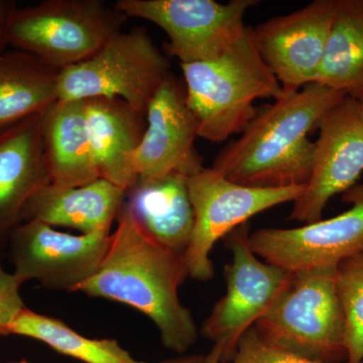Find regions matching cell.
I'll return each instance as SVG.
<instances>
[{"mask_svg":"<svg viewBox=\"0 0 363 363\" xmlns=\"http://www.w3.org/2000/svg\"><path fill=\"white\" fill-rule=\"evenodd\" d=\"M116 220L99 269L76 292L135 308L156 324L164 347L183 354L198 339L194 318L179 298L189 277L184 255L143 233L124 203Z\"/></svg>","mask_w":363,"mask_h":363,"instance_id":"6da1fadb","label":"cell"},{"mask_svg":"<svg viewBox=\"0 0 363 363\" xmlns=\"http://www.w3.org/2000/svg\"><path fill=\"white\" fill-rule=\"evenodd\" d=\"M347 96L319 84L285 92L257 111L238 140L215 157L212 168L228 180L257 188L306 185L311 176L315 143L309 133Z\"/></svg>","mask_w":363,"mask_h":363,"instance_id":"7a4b0ae2","label":"cell"},{"mask_svg":"<svg viewBox=\"0 0 363 363\" xmlns=\"http://www.w3.org/2000/svg\"><path fill=\"white\" fill-rule=\"evenodd\" d=\"M181 68L198 135L208 142L222 143L242 133L257 116V99L276 100L284 92L257 51L250 28L219 58Z\"/></svg>","mask_w":363,"mask_h":363,"instance_id":"3957f363","label":"cell"},{"mask_svg":"<svg viewBox=\"0 0 363 363\" xmlns=\"http://www.w3.org/2000/svg\"><path fill=\"white\" fill-rule=\"evenodd\" d=\"M336 267L293 272L290 283L253 328L267 342L317 363L347 360L345 319Z\"/></svg>","mask_w":363,"mask_h":363,"instance_id":"277c9868","label":"cell"},{"mask_svg":"<svg viewBox=\"0 0 363 363\" xmlns=\"http://www.w3.org/2000/svg\"><path fill=\"white\" fill-rule=\"evenodd\" d=\"M126 20L104 0H45L13 9L7 45L61 71L94 56L123 32Z\"/></svg>","mask_w":363,"mask_h":363,"instance_id":"5b68a950","label":"cell"},{"mask_svg":"<svg viewBox=\"0 0 363 363\" xmlns=\"http://www.w3.org/2000/svg\"><path fill=\"white\" fill-rule=\"evenodd\" d=\"M169 64L147 30L114 35L94 56L60 71L59 100L118 98L147 116L157 90L172 77Z\"/></svg>","mask_w":363,"mask_h":363,"instance_id":"8992f818","label":"cell"},{"mask_svg":"<svg viewBox=\"0 0 363 363\" xmlns=\"http://www.w3.org/2000/svg\"><path fill=\"white\" fill-rule=\"evenodd\" d=\"M250 225L226 236L233 259L224 267L226 293L215 304L200 332L213 343L206 363H229L245 332L264 316L292 279L293 272L262 262L250 245Z\"/></svg>","mask_w":363,"mask_h":363,"instance_id":"52a82bcc","label":"cell"},{"mask_svg":"<svg viewBox=\"0 0 363 363\" xmlns=\"http://www.w3.org/2000/svg\"><path fill=\"white\" fill-rule=\"evenodd\" d=\"M187 185L195 222L184 259L189 277L199 281L213 278L210 255L217 241L260 212L295 202L306 187H250L228 180L213 168L189 177Z\"/></svg>","mask_w":363,"mask_h":363,"instance_id":"ba28073f","label":"cell"},{"mask_svg":"<svg viewBox=\"0 0 363 363\" xmlns=\"http://www.w3.org/2000/svg\"><path fill=\"white\" fill-rule=\"evenodd\" d=\"M255 0H117L126 18H143L168 35V51L182 64L219 58L247 30L245 16Z\"/></svg>","mask_w":363,"mask_h":363,"instance_id":"9c48e42d","label":"cell"},{"mask_svg":"<svg viewBox=\"0 0 363 363\" xmlns=\"http://www.w3.org/2000/svg\"><path fill=\"white\" fill-rule=\"evenodd\" d=\"M347 211L297 228H262L250 234L252 252L269 264L291 272L337 267L363 252V183L342 194Z\"/></svg>","mask_w":363,"mask_h":363,"instance_id":"30bf717a","label":"cell"},{"mask_svg":"<svg viewBox=\"0 0 363 363\" xmlns=\"http://www.w3.org/2000/svg\"><path fill=\"white\" fill-rule=\"evenodd\" d=\"M111 234L73 235L40 221L21 222L7 242L13 274L52 290H76L99 269Z\"/></svg>","mask_w":363,"mask_h":363,"instance_id":"8fae6325","label":"cell"},{"mask_svg":"<svg viewBox=\"0 0 363 363\" xmlns=\"http://www.w3.org/2000/svg\"><path fill=\"white\" fill-rule=\"evenodd\" d=\"M316 130L311 176L289 217L305 224L321 220L329 200L357 185L363 173V123L357 99L341 100L320 119Z\"/></svg>","mask_w":363,"mask_h":363,"instance_id":"7c38bea8","label":"cell"},{"mask_svg":"<svg viewBox=\"0 0 363 363\" xmlns=\"http://www.w3.org/2000/svg\"><path fill=\"white\" fill-rule=\"evenodd\" d=\"M336 11L337 0H315L250 28L257 51L285 92L315 82Z\"/></svg>","mask_w":363,"mask_h":363,"instance_id":"4fadbf2b","label":"cell"},{"mask_svg":"<svg viewBox=\"0 0 363 363\" xmlns=\"http://www.w3.org/2000/svg\"><path fill=\"white\" fill-rule=\"evenodd\" d=\"M197 123L186 100L185 90L174 76L152 98L147 111V128L131 156L138 179L173 175L189 177L205 168L196 150Z\"/></svg>","mask_w":363,"mask_h":363,"instance_id":"5bb4252c","label":"cell"},{"mask_svg":"<svg viewBox=\"0 0 363 363\" xmlns=\"http://www.w3.org/2000/svg\"><path fill=\"white\" fill-rule=\"evenodd\" d=\"M43 114L0 130V255L23 222L26 203L51 183L43 142Z\"/></svg>","mask_w":363,"mask_h":363,"instance_id":"9a60e30c","label":"cell"},{"mask_svg":"<svg viewBox=\"0 0 363 363\" xmlns=\"http://www.w3.org/2000/svg\"><path fill=\"white\" fill-rule=\"evenodd\" d=\"M125 191L104 179L79 187L50 183L38 191L23 208L21 220L68 227L82 234H111Z\"/></svg>","mask_w":363,"mask_h":363,"instance_id":"2e32d148","label":"cell"},{"mask_svg":"<svg viewBox=\"0 0 363 363\" xmlns=\"http://www.w3.org/2000/svg\"><path fill=\"white\" fill-rule=\"evenodd\" d=\"M85 114L100 178L126 192L138 179L130 160L145 135L147 116L123 100L105 97L86 99Z\"/></svg>","mask_w":363,"mask_h":363,"instance_id":"e0dca14e","label":"cell"},{"mask_svg":"<svg viewBox=\"0 0 363 363\" xmlns=\"http://www.w3.org/2000/svg\"><path fill=\"white\" fill-rule=\"evenodd\" d=\"M187 177L138 179L124 201L143 233L162 247L184 255L194 229V211Z\"/></svg>","mask_w":363,"mask_h":363,"instance_id":"ac0fdd59","label":"cell"},{"mask_svg":"<svg viewBox=\"0 0 363 363\" xmlns=\"http://www.w3.org/2000/svg\"><path fill=\"white\" fill-rule=\"evenodd\" d=\"M42 130L51 183L79 187L100 179L86 123L85 100H58L43 114Z\"/></svg>","mask_w":363,"mask_h":363,"instance_id":"d6986e66","label":"cell"},{"mask_svg":"<svg viewBox=\"0 0 363 363\" xmlns=\"http://www.w3.org/2000/svg\"><path fill=\"white\" fill-rule=\"evenodd\" d=\"M59 73L28 52H4L0 57V130L56 104Z\"/></svg>","mask_w":363,"mask_h":363,"instance_id":"ffe728a7","label":"cell"},{"mask_svg":"<svg viewBox=\"0 0 363 363\" xmlns=\"http://www.w3.org/2000/svg\"><path fill=\"white\" fill-rule=\"evenodd\" d=\"M314 83L363 96V0H337V11Z\"/></svg>","mask_w":363,"mask_h":363,"instance_id":"44dd1931","label":"cell"},{"mask_svg":"<svg viewBox=\"0 0 363 363\" xmlns=\"http://www.w3.org/2000/svg\"><path fill=\"white\" fill-rule=\"evenodd\" d=\"M11 334L42 341L57 352L85 363H145L135 359L114 339L84 337L61 320L26 307L11 323Z\"/></svg>","mask_w":363,"mask_h":363,"instance_id":"7402d4cb","label":"cell"},{"mask_svg":"<svg viewBox=\"0 0 363 363\" xmlns=\"http://www.w3.org/2000/svg\"><path fill=\"white\" fill-rule=\"evenodd\" d=\"M336 291L346 327L347 363H363V252L339 262Z\"/></svg>","mask_w":363,"mask_h":363,"instance_id":"603a6c76","label":"cell"},{"mask_svg":"<svg viewBox=\"0 0 363 363\" xmlns=\"http://www.w3.org/2000/svg\"><path fill=\"white\" fill-rule=\"evenodd\" d=\"M229 363H317L298 357L264 340L255 329L245 332Z\"/></svg>","mask_w":363,"mask_h":363,"instance_id":"cb8c5ba5","label":"cell"},{"mask_svg":"<svg viewBox=\"0 0 363 363\" xmlns=\"http://www.w3.org/2000/svg\"><path fill=\"white\" fill-rule=\"evenodd\" d=\"M23 284L13 272L4 271L0 262V336L11 335V323L26 308L20 294Z\"/></svg>","mask_w":363,"mask_h":363,"instance_id":"d4e9b609","label":"cell"},{"mask_svg":"<svg viewBox=\"0 0 363 363\" xmlns=\"http://www.w3.org/2000/svg\"><path fill=\"white\" fill-rule=\"evenodd\" d=\"M16 4L9 0H0V57L4 52V48L7 45L6 30L11 14L16 9Z\"/></svg>","mask_w":363,"mask_h":363,"instance_id":"484cf974","label":"cell"},{"mask_svg":"<svg viewBox=\"0 0 363 363\" xmlns=\"http://www.w3.org/2000/svg\"><path fill=\"white\" fill-rule=\"evenodd\" d=\"M206 355H182V357L171 358L157 363H205Z\"/></svg>","mask_w":363,"mask_h":363,"instance_id":"4316f807","label":"cell"},{"mask_svg":"<svg viewBox=\"0 0 363 363\" xmlns=\"http://www.w3.org/2000/svg\"><path fill=\"white\" fill-rule=\"evenodd\" d=\"M357 100V108H358V114H359L360 121L363 123V96L358 98Z\"/></svg>","mask_w":363,"mask_h":363,"instance_id":"83f0119b","label":"cell"},{"mask_svg":"<svg viewBox=\"0 0 363 363\" xmlns=\"http://www.w3.org/2000/svg\"><path fill=\"white\" fill-rule=\"evenodd\" d=\"M6 363H28V362H26V360H20V362H9Z\"/></svg>","mask_w":363,"mask_h":363,"instance_id":"f1b7e54d","label":"cell"},{"mask_svg":"<svg viewBox=\"0 0 363 363\" xmlns=\"http://www.w3.org/2000/svg\"><path fill=\"white\" fill-rule=\"evenodd\" d=\"M205 360H206V359H205ZM205 363H206V362H205Z\"/></svg>","mask_w":363,"mask_h":363,"instance_id":"f546056e","label":"cell"}]
</instances>
